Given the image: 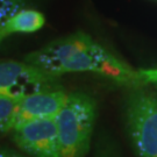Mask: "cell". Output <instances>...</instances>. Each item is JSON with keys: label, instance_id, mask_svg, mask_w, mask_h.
I'll return each mask as SVG.
<instances>
[{"label": "cell", "instance_id": "1", "mask_svg": "<svg viewBox=\"0 0 157 157\" xmlns=\"http://www.w3.org/2000/svg\"><path fill=\"white\" fill-rule=\"evenodd\" d=\"M23 61L55 78L65 73L91 72L126 89L144 84L140 71L83 30L51 41L27 54Z\"/></svg>", "mask_w": 157, "mask_h": 157}, {"label": "cell", "instance_id": "2", "mask_svg": "<svg viewBox=\"0 0 157 157\" xmlns=\"http://www.w3.org/2000/svg\"><path fill=\"white\" fill-rule=\"evenodd\" d=\"M122 117L136 157H157V92L151 84L126 89Z\"/></svg>", "mask_w": 157, "mask_h": 157}, {"label": "cell", "instance_id": "3", "mask_svg": "<svg viewBox=\"0 0 157 157\" xmlns=\"http://www.w3.org/2000/svg\"><path fill=\"white\" fill-rule=\"evenodd\" d=\"M98 105L94 97L69 92L65 105L56 115L61 157H86L91 149Z\"/></svg>", "mask_w": 157, "mask_h": 157}, {"label": "cell", "instance_id": "4", "mask_svg": "<svg viewBox=\"0 0 157 157\" xmlns=\"http://www.w3.org/2000/svg\"><path fill=\"white\" fill-rule=\"evenodd\" d=\"M61 87L59 78L51 77L25 61L0 62V94L25 97Z\"/></svg>", "mask_w": 157, "mask_h": 157}, {"label": "cell", "instance_id": "5", "mask_svg": "<svg viewBox=\"0 0 157 157\" xmlns=\"http://www.w3.org/2000/svg\"><path fill=\"white\" fill-rule=\"evenodd\" d=\"M11 135L15 146L32 157H61L55 118L37 119L15 126Z\"/></svg>", "mask_w": 157, "mask_h": 157}, {"label": "cell", "instance_id": "6", "mask_svg": "<svg viewBox=\"0 0 157 157\" xmlns=\"http://www.w3.org/2000/svg\"><path fill=\"white\" fill-rule=\"evenodd\" d=\"M67 95L69 92L61 87L22 97L17 106L14 127L37 119L56 118L65 105Z\"/></svg>", "mask_w": 157, "mask_h": 157}, {"label": "cell", "instance_id": "7", "mask_svg": "<svg viewBox=\"0 0 157 157\" xmlns=\"http://www.w3.org/2000/svg\"><path fill=\"white\" fill-rule=\"evenodd\" d=\"M45 25V17L42 12L28 7L12 15L0 27V43L17 34H32L39 32Z\"/></svg>", "mask_w": 157, "mask_h": 157}, {"label": "cell", "instance_id": "8", "mask_svg": "<svg viewBox=\"0 0 157 157\" xmlns=\"http://www.w3.org/2000/svg\"><path fill=\"white\" fill-rule=\"evenodd\" d=\"M22 97L0 94V135L11 133L14 128L19 102Z\"/></svg>", "mask_w": 157, "mask_h": 157}, {"label": "cell", "instance_id": "9", "mask_svg": "<svg viewBox=\"0 0 157 157\" xmlns=\"http://www.w3.org/2000/svg\"><path fill=\"white\" fill-rule=\"evenodd\" d=\"M33 0H0V27L15 13L32 6Z\"/></svg>", "mask_w": 157, "mask_h": 157}, {"label": "cell", "instance_id": "10", "mask_svg": "<svg viewBox=\"0 0 157 157\" xmlns=\"http://www.w3.org/2000/svg\"><path fill=\"white\" fill-rule=\"evenodd\" d=\"M95 157H117V154H115V151L113 150L111 147L104 144L101 148H99Z\"/></svg>", "mask_w": 157, "mask_h": 157}, {"label": "cell", "instance_id": "11", "mask_svg": "<svg viewBox=\"0 0 157 157\" xmlns=\"http://www.w3.org/2000/svg\"><path fill=\"white\" fill-rule=\"evenodd\" d=\"M0 157H26V156H23V155L19 154V152L13 151L11 149L0 147Z\"/></svg>", "mask_w": 157, "mask_h": 157}, {"label": "cell", "instance_id": "12", "mask_svg": "<svg viewBox=\"0 0 157 157\" xmlns=\"http://www.w3.org/2000/svg\"><path fill=\"white\" fill-rule=\"evenodd\" d=\"M151 85H152V87L156 90V92H157V80L156 82H154V83H151Z\"/></svg>", "mask_w": 157, "mask_h": 157}]
</instances>
